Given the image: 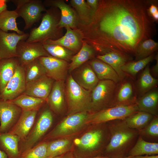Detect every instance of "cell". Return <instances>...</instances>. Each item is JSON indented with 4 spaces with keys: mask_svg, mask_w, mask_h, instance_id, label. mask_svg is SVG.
Returning <instances> with one entry per match:
<instances>
[{
    "mask_svg": "<svg viewBox=\"0 0 158 158\" xmlns=\"http://www.w3.org/2000/svg\"><path fill=\"white\" fill-rule=\"evenodd\" d=\"M152 2L99 1L92 19L94 46L104 54L114 52L132 61L139 45L152 39L157 33L154 20L149 12Z\"/></svg>",
    "mask_w": 158,
    "mask_h": 158,
    "instance_id": "1",
    "label": "cell"
},
{
    "mask_svg": "<svg viewBox=\"0 0 158 158\" xmlns=\"http://www.w3.org/2000/svg\"><path fill=\"white\" fill-rule=\"evenodd\" d=\"M107 123L111 138L103 156L109 158L127 156L139 135V130L129 127L123 119L114 120Z\"/></svg>",
    "mask_w": 158,
    "mask_h": 158,
    "instance_id": "2",
    "label": "cell"
},
{
    "mask_svg": "<svg viewBox=\"0 0 158 158\" xmlns=\"http://www.w3.org/2000/svg\"><path fill=\"white\" fill-rule=\"evenodd\" d=\"M95 125V128L74 141L80 150L87 153V158L103 156L110 139L108 123L104 128L99 127V124Z\"/></svg>",
    "mask_w": 158,
    "mask_h": 158,
    "instance_id": "3",
    "label": "cell"
},
{
    "mask_svg": "<svg viewBox=\"0 0 158 158\" xmlns=\"http://www.w3.org/2000/svg\"><path fill=\"white\" fill-rule=\"evenodd\" d=\"M91 91L79 85L71 75L67 78L65 84L66 100L69 115L83 111H90Z\"/></svg>",
    "mask_w": 158,
    "mask_h": 158,
    "instance_id": "4",
    "label": "cell"
},
{
    "mask_svg": "<svg viewBox=\"0 0 158 158\" xmlns=\"http://www.w3.org/2000/svg\"><path fill=\"white\" fill-rule=\"evenodd\" d=\"M53 120V116L49 109H46L40 113L27 137L20 142L19 150L20 156L37 144L50 128Z\"/></svg>",
    "mask_w": 158,
    "mask_h": 158,
    "instance_id": "5",
    "label": "cell"
},
{
    "mask_svg": "<svg viewBox=\"0 0 158 158\" xmlns=\"http://www.w3.org/2000/svg\"><path fill=\"white\" fill-rule=\"evenodd\" d=\"M117 84L109 80H99L92 91V113L111 107Z\"/></svg>",
    "mask_w": 158,
    "mask_h": 158,
    "instance_id": "6",
    "label": "cell"
},
{
    "mask_svg": "<svg viewBox=\"0 0 158 158\" xmlns=\"http://www.w3.org/2000/svg\"><path fill=\"white\" fill-rule=\"evenodd\" d=\"M40 25L32 29L26 41L43 44L47 40H55L58 34V21L51 10L46 11L42 17Z\"/></svg>",
    "mask_w": 158,
    "mask_h": 158,
    "instance_id": "7",
    "label": "cell"
},
{
    "mask_svg": "<svg viewBox=\"0 0 158 158\" xmlns=\"http://www.w3.org/2000/svg\"><path fill=\"white\" fill-rule=\"evenodd\" d=\"M16 7L15 10L19 17L23 19L24 30H28L42 18V12L46 11L44 5L40 0H11Z\"/></svg>",
    "mask_w": 158,
    "mask_h": 158,
    "instance_id": "8",
    "label": "cell"
},
{
    "mask_svg": "<svg viewBox=\"0 0 158 158\" xmlns=\"http://www.w3.org/2000/svg\"><path fill=\"white\" fill-rule=\"evenodd\" d=\"M138 111L136 104L109 107L89 114L87 124H97L116 119H124Z\"/></svg>",
    "mask_w": 158,
    "mask_h": 158,
    "instance_id": "9",
    "label": "cell"
},
{
    "mask_svg": "<svg viewBox=\"0 0 158 158\" xmlns=\"http://www.w3.org/2000/svg\"><path fill=\"white\" fill-rule=\"evenodd\" d=\"M89 114L87 111H83L69 115L47 134L44 139L65 137L76 132L87 124Z\"/></svg>",
    "mask_w": 158,
    "mask_h": 158,
    "instance_id": "10",
    "label": "cell"
},
{
    "mask_svg": "<svg viewBox=\"0 0 158 158\" xmlns=\"http://www.w3.org/2000/svg\"><path fill=\"white\" fill-rule=\"evenodd\" d=\"M131 78L127 76L117 83L111 107L127 106L136 104L137 95Z\"/></svg>",
    "mask_w": 158,
    "mask_h": 158,
    "instance_id": "11",
    "label": "cell"
},
{
    "mask_svg": "<svg viewBox=\"0 0 158 158\" xmlns=\"http://www.w3.org/2000/svg\"><path fill=\"white\" fill-rule=\"evenodd\" d=\"M17 55L19 64L21 66L40 57L50 56L45 50L42 43L28 42L25 40L20 41L18 43Z\"/></svg>",
    "mask_w": 158,
    "mask_h": 158,
    "instance_id": "12",
    "label": "cell"
},
{
    "mask_svg": "<svg viewBox=\"0 0 158 158\" xmlns=\"http://www.w3.org/2000/svg\"><path fill=\"white\" fill-rule=\"evenodd\" d=\"M26 85L23 67L19 65L14 75L0 95V99L9 101L16 98L24 93Z\"/></svg>",
    "mask_w": 158,
    "mask_h": 158,
    "instance_id": "13",
    "label": "cell"
},
{
    "mask_svg": "<svg viewBox=\"0 0 158 158\" xmlns=\"http://www.w3.org/2000/svg\"><path fill=\"white\" fill-rule=\"evenodd\" d=\"M29 35V33L19 35L15 32L8 33L0 30V60L16 57L18 43L26 41Z\"/></svg>",
    "mask_w": 158,
    "mask_h": 158,
    "instance_id": "14",
    "label": "cell"
},
{
    "mask_svg": "<svg viewBox=\"0 0 158 158\" xmlns=\"http://www.w3.org/2000/svg\"><path fill=\"white\" fill-rule=\"evenodd\" d=\"M21 109L8 101L0 100V133L8 132L19 118Z\"/></svg>",
    "mask_w": 158,
    "mask_h": 158,
    "instance_id": "15",
    "label": "cell"
},
{
    "mask_svg": "<svg viewBox=\"0 0 158 158\" xmlns=\"http://www.w3.org/2000/svg\"><path fill=\"white\" fill-rule=\"evenodd\" d=\"M38 59L45 69L47 76L55 81L65 80L69 66L67 61L50 56Z\"/></svg>",
    "mask_w": 158,
    "mask_h": 158,
    "instance_id": "16",
    "label": "cell"
},
{
    "mask_svg": "<svg viewBox=\"0 0 158 158\" xmlns=\"http://www.w3.org/2000/svg\"><path fill=\"white\" fill-rule=\"evenodd\" d=\"M54 80L45 75L26 83L24 94L46 101Z\"/></svg>",
    "mask_w": 158,
    "mask_h": 158,
    "instance_id": "17",
    "label": "cell"
},
{
    "mask_svg": "<svg viewBox=\"0 0 158 158\" xmlns=\"http://www.w3.org/2000/svg\"><path fill=\"white\" fill-rule=\"evenodd\" d=\"M38 111H22L18 120L8 132L18 136L20 142L23 141L32 128Z\"/></svg>",
    "mask_w": 158,
    "mask_h": 158,
    "instance_id": "18",
    "label": "cell"
},
{
    "mask_svg": "<svg viewBox=\"0 0 158 158\" xmlns=\"http://www.w3.org/2000/svg\"><path fill=\"white\" fill-rule=\"evenodd\" d=\"M66 99L64 81H54L46 103L51 111L59 114L64 108Z\"/></svg>",
    "mask_w": 158,
    "mask_h": 158,
    "instance_id": "19",
    "label": "cell"
},
{
    "mask_svg": "<svg viewBox=\"0 0 158 158\" xmlns=\"http://www.w3.org/2000/svg\"><path fill=\"white\" fill-rule=\"evenodd\" d=\"M47 4L59 8L61 17L58 23L59 28L69 27L74 28L76 23V17L74 11L63 1L60 0H48L44 4Z\"/></svg>",
    "mask_w": 158,
    "mask_h": 158,
    "instance_id": "20",
    "label": "cell"
},
{
    "mask_svg": "<svg viewBox=\"0 0 158 158\" xmlns=\"http://www.w3.org/2000/svg\"><path fill=\"white\" fill-rule=\"evenodd\" d=\"M72 76L80 86L86 90L91 91L99 81L96 74L89 65H85L75 71L73 76Z\"/></svg>",
    "mask_w": 158,
    "mask_h": 158,
    "instance_id": "21",
    "label": "cell"
},
{
    "mask_svg": "<svg viewBox=\"0 0 158 158\" xmlns=\"http://www.w3.org/2000/svg\"><path fill=\"white\" fill-rule=\"evenodd\" d=\"M20 141L17 136L8 132L0 133V150L8 158H20L19 145Z\"/></svg>",
    "mask_w": 158,
    "mask_h": 158,
    "instance_id": "22",
    "label": "cell"
},
{
    "mask_svg": "<svg viewBox=\"0 0 158 158\" xmlns=\"http://www.w3.org/2000/svg\"><path fill=\"white\" fill-rule=\"evenodd\" d=\"M139 111L158 116V91L152 90L137 99L136 103Z\"/></svg>",
    "mask_w": 158,
    "mask_h": 158,
    "instance_id": "23",
    "label": "cell"
},
{
    "mask_svg": "<svg viewBox=\"0 0 158 158\" xmlns=\"http://www.w3.org/2000/svg\"><path fill=\"white\" fill-rule=\"evenodd\" d=\"M90 66L99 80H111L116 83L122 80L110 66L97 59L91 60Z\"/></svg>",
    "mask_w": 158,
    "mask_h": 158,
    "instance_id": "24",
    "label": "cell"
},
{
    "mask_svg": "<svg viewBox=\"0 0 158 158\" xmlns=\"http://www.w3.org/2000/svg\"><path fill=\"white\" fill-rule=\"evenodd\" d=\"M19 65L17 57L0 60V95L14 75Z\"/></svg>",
    "mask_w": 158,
    "mask_h": 158,
    "instance_id": "25",
    "label": "cell"
},
{
    "mask_svg": "<svg viewBox=\"0 0 158 158\" xmlns=\"http://www.w3.org/2000/svg\"><path fill=\"white\" fill-rule=\"evenodd\" d=\"M66 28V32L63 37L56 40H48L44 43L59 45L72 51L78 50L80 48V44L78 34L70 27Z\"/></svg>",
    "mask_w": 158,
    "mask_h": 158,
    "instance_id": "26",
    "label": "cell"
},
{
    "mask_svg": "<svg viewBox=\"0 0 158 158\" xmlns=\"http://www.w3.org/2000/svg\"><path fill=\"white\" fill-rule=\"evenodd\" d=\"M97 58L110 66L116 71L122 80L128 76L121 69L122 66L129 61L123 56L117 53L111 52L102 55H98Z\"/></svg>",
    "mask_w": 158,
    "mask_h": 158,
    "instance_id": "27",
    "label": "cell"
},
{
    "mask_svg": "<svg viewBox=\"0 0 158 158\" xmlns=\"http://www.w3.org/2000/svg\"><path fill=\"white\" fill-rule=\"evenodd\" d=\"M23 111H39L46 101L42 99L23 94L16 98L8 101Z\"/></svg>",
    "mask_w": 158,
    "mask_h": 158,
    "instance_id": "28",
    "label": "cell"
},
{
    "mask_svg": "<svg viewBox=\"0 0 158 158\" xmlns=\"http://www.w3.org/2000/svg\"><path fill=\"white\" fill-rule=\"evenodd\" d=\"M158 154V143L146 141L139 135L135 144L128 153V156Z\"/></svg>",
    "mask_w": 158,
    "mask_h": 158,
    "instance_id": "29",
    "label": "cell"
},
{
    "mask_svg": "<svg viewBox=\"0 0 158 158\" xmlns=\"http://www.w3.org/2000/svg\"><path fill=\"white\" fill-rule=\"evenodd\" d=\"M158 80L151 75L149 65L148 64L141 73L138 81L136 90L137 95L140 97L154 88Z\"/></svg>",
    "mask_w": 158,
    "mask_h": 158,
    "instance_id": "30",
    "label": "cell"
},
{
    "mask_svg": "<svg viewBox=\"0 0 158 158\" xmlns=\"http://www.w3.org/2000/svg\"><path fill=\"white\" fill-rule=\"evenodd\" d=\"M18 17L15 10L6 9L3 11L0 14V30L6 32L10 30L19 35L23 34L24 32L20 30L17 25L16 19Z\"/></svg>",
    "mask_w": 158,
    "mask_h": 158,
    "instance_id": "31",
    "label": "cell"
},
{
    "mask_svg": "<svg viewBox=\"0 0 158 158\" xmlns=\"http://www.w3.org/2000/svg\"><path fill=\"white\" fill-rule=\"evenodd\" d=\"M154 116L146 112L138 111L123 119L129 127L140 131L148 125Z\"/></svg>",
    "mask_w": 158,
    "mask_h": 158,
    "instance_id": "32",
    "label": "cell"
},
{
    "mask_svg": "<svg viewBox=\"0 0 158 158\" xmlns=\"http://www.w3.org/2000/svg\"><path fill=\"white\" fill-rule=\"evenodd\" d=\"M94 54L95 50L93 48L87 43H83L78 52L73 56L71 59V61L68 68L69 72H72L80 66L93 57Z\"/></svg>",
    "mask_w": 158,
    "mask_h": 158,
    "instance_id": "33",
    "label": "cell"
},
{
    "mask_svg": "<svg viewBox=\"0 0 158 158\" xmlns=\"http://www.w3.org/2000/svg\"><path fill=\"white\" fill-rule=\"evenodd\" d=\"M71 141L67 139L54 140L48 142L47 158L62 155L70 151Z\"/></svg>",
    "mask_w": 158,
    "mask_h": 158,
    "instance_id": "34",
    "label": "cell"
},
{
    "mask_svg": "<svg viewBox=\"0 0 158 158\" xmlns=\"http://www.w3.org/2000/svg\"><path fill=\"white\" fill-rule=\"evenodd\" d=\"M154 58V54H153L140 60L128 61L121 66V69L127 75L133 79L137 73L146 67Z\"/></svg>",
    "mask_w": 158,
    "mask_h": 158,
    "instance_id": "35",
    "label": "cell"
},
{
    "mask_svg": "<svg viewBox=\"0 0 158 158\" xmlns=\"http://www.w3.org/2000/svg\"><path fill=\"white\" fill-rule=\"evenodd\" d=\"M22 66L26 83L46 75L45 69L38 58Z\"/></svg>",
    "mask_w": 158,
    "mask_h": 158,
    "instance_id": "36",
    "label": "cell"
},
{
    "mask_svg": "<svg viewBox=\"0 0 158 158\" xmlns=\"http://www.w3.org/2000/svg\"><path fill=\"white\" fill-rule=\"evenodd\" d=\"M43 47L50 56L66 61L71 59L73 54L72 51L62 46L54 44L44 43Z\"/></svg>",
    "mask_w": 158,
    "mask_h": 158,
    "instance_id": "37",
    "label": "cell"
},
{
    "mask_svg": "<svg viewBox=\"0 0 158 158\" xmlns=\"http://www.w3.org/2000/svg\"><path fill=\"white\" fill-rule=\"evenodd\" d=\"M158 43L152 39L146 40L140 43L137 48L135 53V61L146 58L157 51Z\"/></svg>",
    "mask_w": 158,
    "mask_h": 158,
    "instance_id": "38",
    "label": "cell"
},
{
    "mask_svg": "<svg viewBox=\"0 0 158 158\" xmlns=\"http://www.w3.org/2000/svg\"><path fill=\"white\" fill-rule=\"evenodd\" d=\"M48 142L43 141L23 153L20 158H47Z\"/></svg>",
    "mask_w": 158,
    "mask_h": 158,
    "instance_id": "39",
    "label": "cell"
},
{
    "mask_svg": "<svg viewBox=\"0 0 158 158\" xmlns=\"http://www.w3.org/2000/svg\"><path fill=\"white\" fill-rule=\"evenodd\" d=\"M71 3L81 16L92 20L95 13L85 0H72Z\"/></svg>",
    "mask_w": 158,
    "mask_h": 158,
    "instance_id": "40",
    "label": "cell"
},
{
    "mask_svg": "<svg viewBox=\"0 0 158 158\" xmlns=\"http://www.w3.org/2000/svg\"><path fill=\"white\" fill-rule=\"evenodd\" d=\"M139 131V135L142 138L146 137L157 140L158 138V116H154L148 125Z\"/></svg>",
    "mask_w": 158,
    "mask_h": 158,
    "instance_id": "41",
    "label": "cell"
},
{
    "mask_svg": "<svg viewBox=\"0 0 158 158\" xmlns=\"http://www.w3.org/2000/svg\"><path fill=\"white\" fill-rule=\"evenodd\" d=\"M99 1L97 0H87L86 3L95 13L97 8Z\"/></svg>",
    "mask_w": 158,
    "mask_h": 158,
    "instance_id": "42",
    "label": "cell"
},
{
    "mask_svg": "<svg viewBox=\"0 0 158 158\" xmlns=\"http://www.w3.org/2000/svg\"><path fill=\"white\" fill-rule=\"evenodd\" d=\"M61 158H81L75 156L73 154L72 152L69 151L63 154ZM109 158L106 157L102 156L92 158Z\"/></svg>",
    "mask_w": 158,
    "mask_h": 158,
    "instance_id": "43",
    "label": "cell"
},
{
    "mask_svg": "<svg viewBox=\"0 0 158 158\" xmlns=\"http://www.w3.org/2000/svg\"><path fill=\"white\" fill-rule=\"evenodd\" d=\"M10 0H0V14L7 9V3Z\"/></svg>",
    "mask_w": 158,
    "mask_h": 158,
    "instance_id": "44",
    "label": "cell"
},
{
    "mask_svg": "<svg viewBox=\"0 0 158 158\" xmlns=\"http://www.w3.org/2000/svg\"><path fill=\"white\" fill-rule=\"evenodd\" d=\"M156 60V62L155 64L153 67L152 72L153 75L156 76H157L158 75V54L156 55L154 57Z\"/></svg>",
    "mask_w": 158,
    "mask_h": 158,
    "instance_id": "45",
    "label": "cell"
},
{
    "mask_svg": "<svg viewBox=\"0 0 158 158\" xmlns=\"http://www.w3.org/2000/svg\"><path fill=\"white\" fill-rule=\"evenodd\" d=\"M158 11L157 6L153 4H151L149 7V12L151 16L153 14Z\"/></svg>",
    "mask_w": 158,
    "mask_h": 158,
    "instance_id": "46",
    "label": "cell"
},
{
    "mask_svg": "<svg viewBox=\"0 0 158 158\" xmlns=\"http://www.w3.org/2000/svg\"><path fill=\"white\" fill-rule=\"evenodd\" d=\"M133 158H158V155L137 156L133 157Z\"/></svg>",
    "mask_w": 158,
    "mask_h": 158,
    "instance_id": "47",
    "label": "cell"
},
{
    "mask_svg": "<svg viewBox=\"0 0 158 158\" xmlns=\"http://www.w3.org/2000/svg\"><path fill=\"white\" fill-rule=\"evenodd\" d=\"M151 16L154 20H158V11L155 13L151 15Z\"/></svg>",
    "mask_w": 158,
    "mask_h": 158,
    "instance_id": "48",
    "label": "cell"
},
{
    "mask_svg": "<svg viewBox=\"0 0 158 158\" xmlns=\"http://www.w3.org/2000/svg\"><path fill=\"white\" fill-rule=\"evenodd\" d=\"M0 158H8L6 154L3 151L0 150Z\"/></svg>",
    "mask_w": 158,
    "mask_h": 158,
    "instance_id": "49",
    "label": "cell"
},
{
    "mask_svg": "<svg viewBox=\"0 0 158 158\" xmlns=\"http://www.w3.org/2000/svg\"><path fill=\"white\" fill-rule=\"evenodd\" d=\"M133 156H128L125 157L120 158H133Z\"/></svg>",
    "mask_w": 158,
    "mask_h": 158,
    "instance_id": "50",
    "label": "cell"
},
{
    "mask_svg": "<svg viewBox=\"0 0 158 158\" xmlns=\"http://www.w3.org/2000/svg\"><path fill=\"white\" fill-rule=\"evenodd\" d=\"M61 155V156H59L56 157H54L51 158H61L62 157V155Z\"/></svg>",
    "mask_w": 158,
    "mask_h": 158,
    "instance_id": "51",
    "label": "cell"
},
{
    "mask_svg": "<svg viewBox=\"0 0 158 158\" xmlns=\"http://www.w3.org/2000/svg\"></svg>",
    "mask_w": 158,
    "mask_h": 158,
    "instance_id": "52",
    "label": "cell"
}]
</instances>
